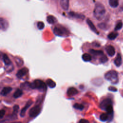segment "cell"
<instances>
[{
  "mask_svg": "<svg viewBox=\"0 0 123 123\" xmlns=\"http://www.w3.org/2000/svg\"><path fill=\"white\" fill-rule=\"evenodd\" d=\"M109 90L111 91H117V89L113 87H110L109 88Z\"/></svg>",
  "mask_w": 123,
  "mask_h": 123,
  "instance_id": "e575fe53",
  "label": "cell"
},
{
  "mask_svg": "<svg viewBox=\"0 0 123 123\" xmlns=\"http://www.w3.org/2000/svg\"><path fill=\"white\" fill-rule=\"evenodd\" d=\"M87 23L88 25H89L90 28L93 32H94L95 33H97V34H99V33L98 32L97 30V29H96L95 26L94 25L93 23H92V22L91 20H90L89 19H88L87 20Z\"/></svg>",
  "mask_w": 123,
  "mask_h": 123,
  "instance_id": "5bb4252c",
  "label": "cell"
},
{
  "mask_svg": "<svg viewBox=\"0 0 123 123\" xmlns=\"http://www.w3.org/2000/svg\"><path fill=\"white\" fill-rule=\"evenodd\" d=\"M12 123H22L20 122H13Z\"/></svg>",
  "mask_w": 123,
  "mask_h": 123,
  "instance_id": "d590c367",
  "label": "cell"
},
{
  "mask_svg": "<svg viewBox=\"0 0 123 123\" xmlns=\"http://www.w3.org/2000/svg\"><path fill=\"white\" fill-rule=\"evenodd\" d=\"M108 58L105 55H103L102 56L100 59V61L101 63H104L105 62H106L108 61Z\"/></svg>",
  "mask_w": 123,
  "mask_h": 123,
  "instance_id": "4dcf8cb0",
  "label": "cell"
},
{
  "mask_svg": "<svg viewBox=\"0 0 123 123\" xmlns=\"http://www.w3.org/2000/svg\"><path fill=\"white\" fill-rule=\"evenodd\" d=\"M30 88L32 89H37L43 91H46L47 90L46 84L42 80L39 79L35 80L33 82L30 83Z\"/></svg>",
  "mask_w": 123,
  "mask_h": 123,
  "instance_id": "7a4b0ae2",
  "label": "cell"
},
{
  "mask_svg": "<svg viewBox=\"0 0 123 123\" xmlns=\"http://www.w3.org/2000/svg\"><path fill=\"white\" fill-rule=\"evenodd\" d=\"M67 95L69 96H74L78 93V91L77 90L73 87L70 88L68 89L67 92Z\"/></svg>",
  "mask_w": 123,
  "mask_h": 123,
  "instance_id": "7c38bea8",
  "label": "cell"
},
{
  "mask_svg": "<svg viewBox=\"0 0 123 123\" xmlns=\"http://www.w3.org/2000/svg\"><path fill=\"white\" fill-rule=\"evenodd\" d=\"M123 27V23L122 22H119L118 23H117L115 27V31H117V30H120V29L122 28Z\"/></svg>",
  "mask_w": 123,
  "mask_h": 123,
  "instance_id": "f546056e",
  "label": "cell"
},
{
  "mask_svg": "<svg viewBox=\"0 0 123 123\" xmlns=\"http://www.w3.org/2000/svg\"><path fill=\"white\" fill-rule=\"evenodd\" d=\"M109 105H112V101L110 99L108 98L104 100L101 102L100 104V106L102 109L105 110L106 107Z\"/></svg>",
  "mask_w": 123,
  "mask_h": 123,
  "instance_id": "ba28073f",
  "label": "cell"
},
{
  "mask_svg": "<svg viewBox=\"0 0 123 123\" xmlns=\"http://www.w3.org/2000/svg\"><path fill=\"white\" fill-rule=\"evenodd\" d=\"M98 27H99V28H100L101 29H104V30L107 29H108V28L107 25L106 24H105V23H101V24H100L98 25Z\"/></svg>",
  "mask_w": 123,
  "mask_h": 123,
  "instance_id": "f1b7e54d",
  "label": "cell"
},
{
  "mask_svg": "<svg viewBox=\"0 0 123 123\" xmlns=\"http://www.w3.org/2000/svg\"><path fill=\"white\" fill-rule=\"evenodd\" d=\"M82 59L85 62H90L91 60V56L88 53H84L82 55Z\"/></svg>",
  "mask_w": 123,
  "mask_h": 123,
  "instance_id": "603a6c76",
  "label": "cell"
},
{
  "mask_svg": "<svg viewBox=\"0 0 123 123\" xmlns=\"http://www.w3.org/2000/svg\"><path fill=\"white\" fill-rule=\"evenodd\" d=\"M12 91V88L11 87H5L1 92V95L2 96H6Z\"/></svg>",
  "mask_w": 123,
  "mask_h": 123,
  "instance_id": "9a60e30c",
  "label": "cell"
},
{
  "mask_svg": "<svg viewBox=\"0 0 123 123\" xmlns=\"http://www.w3.org/2000/svg\"><path fill=\"white\" fill-rule=\"evenodd\" d=\"M46 83L50 88H54L56 86L55 82L51 79H47L46 80Z\"/></svg>",
  "mask_w": 123,
  "mask_h": 123,
  "instance_id": "ac0fdd59",
  "label": "cell"
},
{
  "mask_svg": "<svg viewBox=\"0 0 123 123\" xmlns=\"http://www.w3.org/2000/svg\"><path fill=\"white\" fill-rule=\"evenodd\" d=\"M21 87L22 88H24V89H26L28 87L30 88V83L27 82H26L22 83L21 85Z\"/></svg>",
  "mask_w": 123,
  "mask_h": 123,
  "instance_id": "1f68e13d",
  "label": "cell"
},
{
  "mask_svg": "<svg viewBox=\"0 0 123 123\" xmlns=\"http://www.w3.org/2000/svg\"><path fill=\"white\" fill-rule=\"evenodd\" d=\"M105 110L107 112V113H108V114H112L113 112L112 105H109L107 106L105 108Z\"/></svg>",
  "mask_w": 123,
  "mask_h": 123,
  "instance_id": "d4e9b609",
  "label": "cell"
},
{
  "mask_svg": "<svg viewBox=\"0 0 123 123\" xmlns=\"http://www.w3.org/2000/svg\"><path fill=\"white\" fill-rule=\"evenodd\" d=\"M109 3L112 7L116 8L118 6L119 0H109Z\"/></svg>",
  "mask_w": 123,
  "mask_h": 123,
  "instance_id": "d6986e66",
  "label": "cell"
},
{
  "mask_svg": "<svg viewBox=\"0 0 123 123\" xmlns=\"http://www.w3.org/2000/svg\"><path fill=\"white\" fill-rule=\"evenodd\" d=\"M90 53L94 55H102L103 54V53L102 51L99 50H91Z\"/></svg>",
  "mask_w": 123,
  "mask_h": 123,
  "instance_id": "7402d4cb",
  "label": "cell"
},
{
  "mask_svg": "<svg viewBox=\"0 0 123 123\" xmlns=\"http://www.w3.org/2000/svg\"><path fill=\"white\" fill-rule=\"evenodd\" d=\"M69 15L70 16L74 17V18H78V19H84L85 17V16L83 15H81V14H78L77 13H75L73 12H71L69 13Z\"/></svg>",
  "mask_w": 123,
  "mask_h": 123,
  "instance_id": "4fadbf2b",
  "label": "cell"
},
{
  "mask_svg": "<svg viewBox=\"0 0 123 123\" xmlns=\"http://www.w3.org/2000/svg\"><path fill=\"white\" fill-rule=\"evenodd\" d=\"M33 103V102L32 100H28L26 104L25 105V107L22 109V110L21 111V112H20V116L22 117H24L26 114V111L29 108V107Z\"/></svg>",
  "mask_w": 123,
  "mask_h": 123,
  "instance_id": "8992f818",
  "label": "cell"
},
{
  "mask_svg": "<svg viewBox=\"0 0 123 123\" xmlns=\"http://www.w3.org/2000/svg\"><path fill=\"white\" fill-rule=\"evenodd\" d=\"M60 5L63 9L67 10L69 5V0H61Z\"/></svg>",
  "mask_w": 123,
  "mask_h": 123,
  "instance_id": "9c48e42d",
  "label": "cell"
},
{
  "mask_svg": "<svg viewBox=\"0 0 123 123\" xmlns=\"http://www.w3.org/2000/svg\"><path fill=\"white\" fill-rule=\"evenodd\" d=\"M5 110H0V119H2L5 115Z\"/></svg>",
  "mask_w": 123,
  "mask_h": 123,
  "instance_id": "d6a6232c",
  "label": "cell"
},
{
  "mask_svg": "<svg viewBox=\"0 0 123 123\" xmlns=\"http://www.w3.org/2000/svg\"><path fill=\"white\" fill-rule=\"evenodd\" d=\"M105 78L112 83H116L118 82V74L115 71H110L105 74Z\"/></svg>",
  "mask_w": 123,
  "mask_h": 123,
  "instance_id": "3957f363",
  "label": "cell"
},
{
  "mask_svg": "<svg viewBox=\"0 0 123 123\" xmlns=\"http://www.w3.org/2000/svg\"><path fill=\"white\" fill-rule=\"evenodd\" d=\"M22 95H23L22 91L20 89H17V90L14 93L13 96L15 99H17L19 97H20Z\"/></svg>",
  "mask_w": 123,
  "mask_h": 123,
  "instance_id": "44dd1931",
  "label": "cell"
},
{
  "mask_svg": "<svg viewBox=\"0 0 123 123\" xmlns=\"http://www.w3.org/2000/svg\"><path fill=\"white\" fill-rule=\"evenodd\" d=\"M114 63L115 65L117 67L120 66L122 64V60L121 55L120 53H118L117 54L115 59L114 61Z\"/></svg>",
  "mask_w": 123,
  "mask_h": 123,
  "instance_id": "8fae6325",
  "label": "cell"
},
{
  "mask_svg": "<svg viewBox=\"0 0 123 123\" xmlns=\"http://www.w3.org/2000/svg\"><path fill=\"white\" fill-rule=\"evenodd\" d=\"M8 27L7 21L3 18H0V28L1 29H5Z\"/></svg>",
  "mask_w": 123,
  "mask_h": 123,
  "instance_id": "2e32d148",
  "label": "cell"
},
{
  "mask_svg": "<svg viewBox=\"0 0 123 123\" xmlns=\"http://www.w3.org/2000/svg\"><path fill=\"white\" fill-rule=\"evenodd\" d=\"M117 36H118V33H117L112 32H111V33H110L108 35V37L110 40H113V39H115V38L117 37Z\"/></svg>",
  "mask_w": 123,
  "mask_h": 123,
  "instance_id": "cb8c5ba5",
  "label": "cell"
},
{
  "mask_svg": "<svg viewBox=\"0 0 123 123\" xmlns=\"http://www.w3.org/2000/svg\"><path fill=\"white\" fill-rule=\"evenodd\" d=\"M74 108H75L76 109L82 110L84 108V106L82 104H78V103H75V104L74 105Z\"/></svg>",
  "mask_w": 123,
  "mask_h": 123,
  "instance_id": "4316f807",
  "label": "cell"
},
{
  "mask_svg": "<svg viewBox=\"0 0 123 123\" xmlns=\"http://www.w3.org/2000/svg\"><path fill=\"white\" fill-rule=\"evenodd\" d=\"M106 51L107 52V53L110 56H112L115 54V51L114 48L111 45L107 46L106 48Z\"/></svg>",
  "mask_w": 123,
  "mask_h": 123,
  "instance_id": "30bf717a",
  "label": "cell"
},
{
  "mask_svg": "<svg viewBox=\"0 0 123 123\" xmlns=\"http://www.w3.org/2000/svg\"><path fill=\"white\" fill-rule=\"evenodd\" d=\"M47 21L50 24H53L57 21L55 17L53 16H48L47 17Z\"/></svg>",
  "mask_w": 123,
  "mask_h": 123,
  "instance_id": "ffe728a7",
  "label": "cell"
},
{
  "mask_svg": "<svg viewBox=\"0 0 123 123\" xmlns=\"http://www.w3.org/2000/svg\"><path fill=\"white\" fill-rule=\"evenodd\" d=\"M44 24L43 22H38L37 24V28L40 29V30H42V29H43L44 27Z\"/></svg>",
  "mask_w": 123,
  "mask_h": 123,
  "instance_id": "83f0119b",
  "label": "cell"
},
{
  "mask_svg": "<svg viewBox=\"0 0 123 123\" xmlns=\"http://www.w3.org/2000/svg\"><path fill=\"white\" fill-rule=\"evenodd\" d=\"M0 29H1V28H0Z\"/></svg>",
  "mask_w": 123,
  "mask_h": 123,
  "instance_id": "8d00e7d4",
  "label": "cell"
},
{
  "mask_svg": "<svg viewBox=\"0 0 123 123\" xmlns=\"http://www.w3.org/2000/svg\"><path fill=\"white\" fill-rule=\"evenodd\" d=\"M108 114L106 113H102L100 117V120L102 121H106L108 119Z\"/></svg>",
  "mask_w": 123,
  "mask_h": 123,
  "instance_id": "484cf974",
  "label": "cell"
},
{
  "mask_svg": "<svg viewBox=\"0 0 123 123\" xmlns=\"http://www.w3.org/2000/svg\"><path fill=\"white\" fill-rule=\"evenodd\" d=\"M53 32L55 35L63 36L67 33V30L64 27H55L53 29Z\"/></svg>",
  "mask_w": 123,
  "mask_h": 123,
  "instance_id": "5b68a950",
  "label": "cell"
},
{
  "mask_svg": "<svg viewBox=\"0 0 123 123\" xmlns=\"http://www.w3.org/2000/svg\"><path fill=\"white\" fill-rule=\"evenodd\" d=\"M3 61L6 65H9L11 64L12 62L11 61L10 59L6 54H3Z\"/></svg>",
  "mask_w": 123,
  "mask_h": 123,
  "instance_id": "e0dca14e",
  "label": "cell"
},
{
  "mask_svg": "<svg viewBox=\"0 0 123 123\" xmlns=\"http://www.w3.org/2000/svg\"><path fill=\"white\" fill-rule=\"evenodd\" d=\"M41 112V108L38 105L32 107L29 112V115L30 117L35 118L37 117Z\"/></svg>",
  "mask_w": 123,
  "mask_h": 123,
  "instance_id": "277c9868",
  "label": "cell"
},
{
  "mask_svg": "<svg viewBox=\"0 0 123 123\" xmlns=\"http://www.w3.org/2000/svg\"><path fill=\"white\" fill-rule=\"evenodd\" d=\"M106 12L105 9L103 5L101 3H97L94 10V16L98 20L102 19L104 16Z\"/></svg>",
  "mask_w": 123,
  "mask_h": 123,
  "instance_id": "6da1fadb",
  "label": "cell"
},
{
  "mask_svg": "<svg viewBox=\"0 0 123 123\" xmlns=\"http://www.w3.org/2000/svg\"><path fill=\"white\" fill-rule=\"evenodd\" d=\"M79 123H89V122L88 120H87L86 119H81L79 121Z\"/></svg>",
  "mask_w": 123,
  "mask_h": 123,
  "instance_id": "836d02e7",
  "label": "cell"
},
{
  "mask_svg": "<svg viewBox=\"0 0 123 123\" xmlns=\"http://www.w3.org/2000/svg\"><path fill=\"white\" fill-rule=\"evenodd\" d=\"M28 72V69L26 67H24L20 70H19L17 74H16V76L19 79L22 78L24 76H25Z\"/></svg>",
  "mask_w": 123,
  "mask_h": 123,
  "instance_id": "52a82bcc",
  "label": "cell"
}]
</instances>
